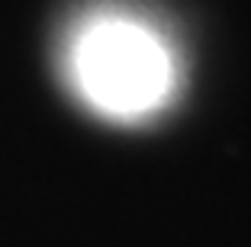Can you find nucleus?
<instances>
[{
    "instance_id": "obj_1",
    "label": "nucleus",
    "mask_w": 251,
    "mask_h": 247,
    "mask_svg": "<svg viewBox=\"0 0 251 247\" xmlns=\"http://www.w3.org/2000/svg\"><path fill=\"white\" fill-rule=\"evenodd\" d=\"M74 90L103 116L142 119L174 96L177 67L168 42L129 16H97L71 42Z\"/></svg>"
}]
</instances>
